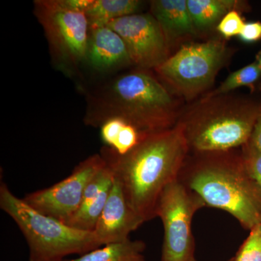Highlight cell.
<instances>
[{
	"label": "cell",
	"mask_w": 261,
	"mask_h": 261,
	"mask_svg": "<svg viewBox=\"0 0 261 261\" xmlns=\"http://www.w3.org/2000/svg\"><path fill=\"white\" fill-rule=\"evenodd\" d=\"M189 154L179 123L169 129L143 134L135 148L123 155L108 147L101 149L130 208L144 222L156 218L161 194L178 179Z\"/></svg>",
	"instance_id": "obj_1"
},
{
	"label": "cell",
	"mask_w": 261,
	"mask_h": 261,
	"mask_svg": "<svg viewBox=\"0 0 261 261\" xmlns=\"http://www.w3.org/2000/svg\"><path fill=\"white\" fill-rule=\"evenodd\" d=\"M178 179L205 205L231 214L245 229L261 222V190L247 172L241 150L189 154Z\"/></svg>",
	"instance_id": "obj_2"
},
{
	"label": "cell",
	"mask_w": 261,
	"mask_h": 261,
	"mask_svg": "<svg viewBox=\"0 0 261 261\" xmlns=\"http://www.w3.org/2000/svg\"><path fill=\"white\" fill-rule=\"evenodd\" d=\"M260 104L225 94L204 97L178 119L190 152H222L243 147L250 140Z\"/></svg>",
	"instance_id": "obj_3"
},
{
	"label": "cell",
	"mask_w": 261,
	"mask_h": 261,
	"mask_svg": "<svg viewBox=\"0 0 261 261\" xmlns=\"http://www.w3.org/2000/svg\"><path fill=\"white\" fill-rule=\"evenodd\" d=\"M0 208L18 225L27 240L29 261H62L102 246L94 231L72 227L46 216L18 198L5 182L0 185Z\"/></svg>",
	"instance_id": "obj_4"
},
{
	"label": "cell",
	"mask_w": 261,
	"mask_h": 261,
	"mask_svg": "<svg viewBox=\"0 0 261 261\" xmlns=\"http://www.w3.org/2000/svg\"><path fill=\"white\" fill-rule=\"evenodd\" d=\"M107 114L118 116L135 126L141 133L169 129L178 123L177 102L166 89L143 70L122 75L113 82L105 99Z\"/></svg>",
	"instance_id": "obj_5"
},
{
	"label": "cell",
	"mask_w": 261,
	"mask_h": 261,
	"mask_svg": "<svg viewBox=\"0 0 261 261\" xmlns=\"http://www.w3.org/2000/svg\"><path fill=\"white\" fill-rule=\"evenodd\" d=\"M226 56L224 41L211 39L182 46L176 54L154 69L173 92L191 99L214 83Z\"/></svg>",
	"instance_id": "obj_6"
},
{
	"label": "cell",
	"mask_w": 261,
	"mask_h": 261,
	"mask_svg": "<svg viewBox=\"0 0 261 261\" xmlns=\"http://www.w3.org/2000/svg\"><path fill=\"white\" fill-rule=\"evenodd\" d=\"M205 206L202 199L178 179L165 188L155 211L164 228L161 261H197L192 222L196 212Z\"/></svg>",
	"instance_id": "obj_7"
},
{
	"label": "cell",
	"mask_w": 261,
	"mask_h": 261,
	"mask_svg": "<svg viewBox=\"0 0 261 261\" xmlns=\"http://www.w3.org/2000/svg\"><path fill=\"white\" fill-rule=\"evenodd\" d=\"M34 5L56 56L72 65L86 61L90 32L86 13L66 8L61 0H38Z\"/></svg>",
	"instance_id": "obj_8"
},
{
	"label": "cell",
	"mask_w": 261,
	"mask_h": 261,
	"mask_svg": "<svg viewBox=\"0 0 261 261\" xmlns=\"http://www.w3.org/2000/svg\"><path fill=\"white\" fill-rule=\"evenodd\" d=\"M105 165L101 154H92L75 166L68 177L48 188L27 194L23 200L42 214L66 224L80 207L89 182Z\"/></svg>",
	"instance_id": "obj_9"
},
{
	"label": "cell",
	"mask_w": 261,
	"mask_h": 261,
	"mask_svg": "<svg viewBox=\"0 0 261 261\" xmlns=\"http://www.w3.org/2000/svg\"><path fill=\"white\" fill-rule=\"evenodd\" d=\"M107 25L124 41L132 63L137 66L156 68L169 58L164 33L152 15H126Z\"/></svg>",
	"instance_id": "obj_10"
},
{
	"label": "cell",
	"mask_w": 261,
	"mask_h": 261,
	"mask_svg": "<svg viewBox=\"0 0 261 261\" xmlns=\"http://www.w3.org/2000/svg\"><path fill=\"white\" fill-rule=\"evenodd\" d=\"M144 221L130 208L121 183L114 176L107 202L99 216L94 232L102 245L120 243L144 224Z\"/></svg>",
	"instance_id": "obj_11"
},
{
	"label": "cell",
	"mask_w": 261,
	"mask_h": 261,
	"mask_svg": "<svg viewBox=\"0 0 261 261\" xmlns=\"http://www.w3.org/2000/svg\"><path fill=\"white\" fill-rule=\"evenodd\" d=\"M86 61L100 71L132 63L124 41L108 25L90 29Z\"/></svg>",
	"instance_id": "obj_12"
},
{
	"label": "cell",
	"mask_w": 261,
	"mask_h": 261,
	"mask_svg": "<svg viewBox=\"0 0 261 261\" xmlns=\"http://www.w3.org/2000/svg\"><path fill=\"white\" fill-rule=\"evenodd\" d=\"M113 181L114 175L106 162L104 167L89 182L80 207L66 224L82 231H94L107 202Z\"/></svg>",
	"instance_id": "obj_13"
},
{
	"label": "cell",
	"mask_w": 261,
	"mask_h": 261,
	"mask_svg": "<svg viewBox=\"0 0 261 261\" xmlns=\"http://www.w3.org/2000/svg\"><path fill=\"white\" fill-rule=\"evenodd\" d=\"M152 16L159 22L166 41L195 32L187 0H154L151 2Z\"/></svg>",
	"instance_id": "obj_14"
},
{
	"label": "cell",
	"mask_w": 261,
	"mask_h": 261,
	"mask_svg": "<svg viewBox=\"0 0 261 261\" xmlns=\"http://www.w3.org/2000/svg\"><path fill=\"white\" fill-rule=\"evenodd\" d=\"M99 127L103 143L119 155L135 148L143 135L135 126L118 116L106 118Z\"/></svg>",
	"instance_id": "obj_15"
},
{
	"label": "cell",
	"mask_w": 261,
	"mask_h": 261,
	"mask_svg": "<svg viewBox=\"0 0 261 261\" xmlns=\"http://www.w3.org/2000/svg\"><path fill=\"white\" fill-rule=\"evenodd\" d=\"M145 243L130 239L120 243H110L80 255L63 261H146Z\"/></svg>",
	"instance_id": "obj_16"
},
{
	"label": "cell",
	"mask_w": 261,
	"mask_h": 261,
	"mask_svg": "<svg viewBox=\"0 0 261 261\" xmlns=\"http://www.w3.org/2000/svg\"><path fill=\"white\" fill-rule=\"evenodd\" d=\"M141 5L138 0H93L85 13L89 28L105 27L117 18L135 14Z\"/></svg>",
	"instance_id": "obj_17"
},
{
	"label": "cell",
	"mask_w": 261,
	"mask_h": 261,
	"mask_svg": "<svg viewBox=\"0 0 261 261\" xmlns=\"http://www.w3.org/2000/svg\"><path fill=\"white\" fill-rule=\"evenodd\" d=\"M232 0H187L195 28L206 29L224 18L238 5Z\"/></svg>",
	"instance_id": "obj_18"
},
{
	"label": "cell",
	"mask_w": 261,
	"mask_h": 261,
	"mask_svg": "<svg viewBox=\"0 0 261 261\" xmlns=\"http://www.w3.org/2000/svg\"><path fill=\"white\" fill-rule=\"evenodd\" d=\"M261 80V69L256 61L247 65L241 69L230 74L219 88L207 96L226 94L233 89L242 87L255 88V85Z\"/></svg>",
	"instance_id": "obj_19"
},
{
	"label": "cell",
	"mask_w": 261,
	"mask_h": 261,
	"mask_svg": "<svg viewBox=\"0 0 261 261\" xmlns=\"http://www.w3.org/2000/svg\"><path fill=\"white\" fill-rule=\"evenodd\" d=\"M233 261H261V222L250 230Z\"/></svg>",
	"instance_id": "obj_20"
},
{
	"label": "cell",
	"mask_w": 261,
	"mask_h": 261,
	"mask_svg": "<svg viewBox=\"0 0 261 261\" xmlns=\"http://www.w3.org/2000/svg\"><path fill=\"white\" fill-rule=\"evenodd\" d=\"M241 152L247 172L261 190V152L247 145L241 147Z\"/></svg>",
	"instance_id": "obj_21"
},
{
	"label": "cell",
	"mask_w": 261,
	"mask_h": 261,
	"mask_svg": "<svg viewBox=\"0 0 261 261\" xmlns=\"http://www.w3.org/2000/svg\"><path fill=\"white\" fill-rule=\"evenodd\" d=\"M243 18L236 10H231L221 19L217 27L218 32L226 39L240 35L244 25Z\"/></svg>",
	"instance_id": "obj_22"
},
{
	"label": "cell",
	"mask_w": 261,
	"mask_h": 261,
	"mask_svg": "<svg viewBox=\"0 0 261 261\" xmlns=\"http://www.w3.org/2000/svg\"><path fill=\"white\" fill-rule=\"evenodd\" d=\"M239 38L245 43L258 42L261 39V22L245 23Z\"/></svg>",
	"instance_id": "obj_23"
},
{
	"label": "cell",
	"mask_w": 261,
	"mask_h": 261,
	"mask_svg": "<svg viewBox=\"0 0 261 261\" xmlns=\"http://www.w3.org/2000/svg\"><path fill=\"white\" fill-rule=\"evenodd\" d=\"M246 145L261 152V102L255 126L252 130L250 140Z\"/></svg>",
	"instance_id": "obj_24"
},
{
	"label": "cell",
	"mask_w": 261,
	"mask_h": 261,
	"mask_svg": "<svg viewBox=\"0 0 261 261\" xmlns=\"http://www.w3.org/2000/svg\"><path fill=\"white\" fill-rule=\"evenodd\" d=\"M62 4L69 9L86 13L93 0H61Z\"/></svg>",
	"instance_id": "obj_25"
},
{
	"label": "cell",
	"mask_w": 261,
	"mask_h": 261,
	"mask_svg": "<svg viewBox=\"0 0 261 261\" xmlns=\"http://www.w3.org/2000/svg\"><path fill=\"white\" fill-rule=\"evenodd\" d=\"M255 61L257 62V64H258L261 69V51L257 55L256 61Z\"/></svg>",
	"instance_id": "obj_26"
},
{
	"label": "cell",
	"mask_w": 261,
	"mask_h": 261,
	"mask_svg": "<svg viewBox=\"0 0 261 261\" xmlns=\"http://www.w3.org/2000/svg\"><path fill=\"white\" fill-rule=\"evenodd\" d=\"M228 261H233V257H232V258L230 259V260H228Z\"/></svg>",
	"instance_id": "obj_27"
},
{
	"label": "cell",
	"mask_w": 261,
	"mask_h": 261,
	"mask_svg": "<svg viewBox=\"0 0 261 261\" xmlns=\"http://www.w3.org/2000/svg\"><path fill=\"white\" fill-rule=\"evenodd\" d=\"M62 261H63V260H62Z\"/></svg>",
	"instance_id": "obj_28"
}]
</instances>
